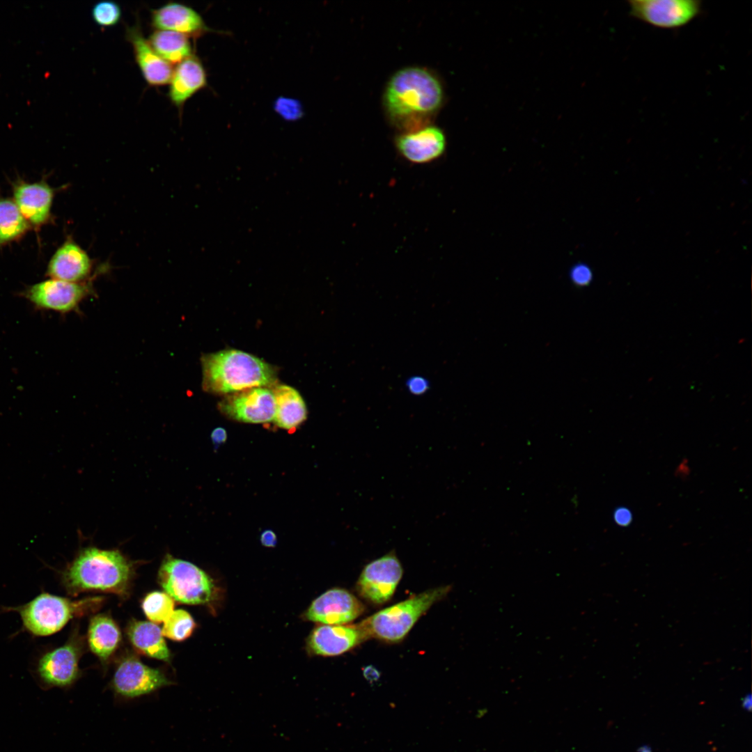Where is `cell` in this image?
<instances>
[{
    "instance_id": "1",
    "label": "cell",
    "mask_w": 752,
    "mask_h": 752,
    "mask_svg": "<svg viewBox=\"0 0 752 752\" xmlns=\"http://www.w3.org/2000/svg\"><path fill=\"white\" fill-rule=\"evenodd\" d=\"M443 90L438 79L428 70L409 67L397 71L384 94V106L391 123L405 132L424 127L440 108Z\"/></svg>"
},
{
    "instance_id": "2",
    "label": "cell",
    "mask_w": 752,
    "mask_h": 752,
    "mask_svg": "<svg viewBox=\"0 0 752 752\" xmlns=\"http://www.w3.org/2000/svg\"><path fill=\"white\" fill-rule=\"evenodd\" d=\"M134 575V567L118 550L96 547L82 549L61 574L67 593L102 591L125 597Z\"/></svg>"
},
{
    "instance_id": "3",
    "label": "cell",
    "mask_w": 752,
    "mask_h": 752,
    "mask_svg": "<svg viewBox=\"0 0 752 752\" xmlns=\"http://www.w3.org/2000/svg\"><path fill=\"white\" fill-rule=\"evenodd\" d=\"M202 387L215 394H230L252 387L272 388L277 384L275 368L244 351L228 349L201 357Z\"/></svg>"
},
{
    "instance_id": "4",
    "label": "cell",
    "mask_w": 752,
    "mask_h": 752,
    "mask_svg": "<svg viewBox=\"0 0 752 752\" xmlns=\"http://www.w3.org/2000/svg\"><path fill=\"white\" fill-rule=\"evenodd\" d=\"M451 588V586H443L427 590L377 611L359 625L368 639L399 642L434 603L447 595Z\"/></svg>"
},
{
    "instance_id": "5",
    "label": "cell",
    "mask_w": 752,
    "mask_h": 752,
    "mask_svg": "<svg viewBox=\"0 0 752 752\" xmlns=\"http://www.w3.org/2000/svg\"><path fill=\"white\" fill-rule=\"evenodd\" d=\"M100 602V598L73 601L42 592L24 604L3 609L17 612L22 628L31 635L47 636L56 633L74 617L84 614Z\"/></svg>"
},
{
    "instance_id": "6",
    "label": "cell",
    "mask_w": 752,
    "mask_h": 752,
    "mask_svg": "<svg viewBox=\"0 0 752 752\" xmlns=\"http://www.w3.org/2000/svg\"><path fill=\"white\" fill-rule=\"evenodd\" d=\"M158 581L166 594L182 604H208L218 596V588L205 571L170 554L162 561Z\"/></svg>"
},
{
    "instance_id": "7",
    "label": "cell",
    "mask_w": 752,
    "mask_h": 752,
    "mask_svg": "<svg viewBox=\"0 0 752 752\" xmlns=\"http://www.w3.org/2000/svg\"><path fill=\"white\" fill-rule=\"evenodd\" d=\"M81 648L75 634L63 645L42 653L34 667V675L43 689L68 688L79 677Z\"/></svg>"
},
{
    "instance_id": "8",
    "label": "cell",
    "mask_w": 752,
    "mask_h": 752,
    "mask_svg": "<svg viewBox=\"0 0 752 752\" xmlns=\"http://www.w3.org/2000/svg\"><path fill=\"white\" fill-rule=\"evenodd\" d=\"M629 15L652 26L672 29L684 26L701 12L697 0H631Z\"/></svg>"
},
{
    "instance_id": "9",
    "label": "cell",
    "mask_w": 752,
    "mask_h": 752,
    "mask_svg": "<svg viewBox=\"0 0 752 752\" xmlns=\"http://www.w3.org/2000/svg\"><path fill=\"white\" fill-rule=\"evenodd\" d=\"M403 569L395 551L368 563L357 583L361 597L374 604H382L393 595L402 578Z\"/></svg>"
},
{
    "instance_id": "10",
    "label": "cell",
    "mask_w": 752,
    "mask_h": 752,
    "mask_svg": "<svg viewBox=\"0 0 752 752\" xmlns=\"http://www.w3.org/2000/svg\"><path fill=\"white\" fill-rule=\"evenodd\" d=\"M91 290L88 283L49 279L29 286L22 295L39 310L66 313L77 309Z\"/></svg>"
},
{
    "instance_id": "11",
    "label": "cell",
    "mask_w": 752,
    "mask_h": 752,
    "mask_svg": "<svg viewBox=\"0 0 752 752\" xmlns=\"http://www.w3.org/2000/svg\"><path fill=\"white\" fill-rule=\"evenodd\" d=\"M172 684L160 670L148 666L136 657L128 655L118 664L111 688L117 696L130 699L151 694Z\"/></svg>"
},
{
    "instance_id": "12",
    "label": "cell",
    "mask_w": 752,
    "mask_h": 752,
    "mask_svg": "<svg viewBox=\"0 0 752 752\" xmlns=\"http://www.w3.org/2000/svg\"><path fill=\"white\" fill-rule=\"evenodd\" d=\"M227 417L246 423L273 421L275 401L271 388L252 387L228 394L218 404Z\"/></svg>"
},
{
    "instance_id": "13",
    "label": "cell",
    "mask_w": 752,
    "mask_h": 752,
    "mask_svg": "<svg viewBox=\"0 0 752 752\" xmlns=\"http://www.w3.org/2000/svg\"><path fill=\"white\" fill-rule=\"evenodd\" d=\"M365 611L363 604L345 589L334 588L316 597L303 614L320 625H347Z\"/></svg>"
},
{
    "instance_id": "14",
    "label": "cell",
    "mask_w": 752,
    "mask_h": 752,
    "mask_svg": "<svg viewBox=\"0 0 752 752\" xmlns=\"http://www.w3.org/2000/svg\"><path fill=\"white\" fill-rule=\"evenodd\" d=\"M368 639L359 625H317L306 640L308 652L313 655L334 657L345 653Z\"/></svg>"
},
{
    "instance_id": "15",
    "label": "cell",
    "mask_w": 752,
    "mask_h": 752,
    "mask_svg": "<svg viewBox=\"0 0 752 752\" xmlns=\"http://www.w3.org/2000/svg\"><path fill=\"white\" fill-rule=\"evenodd\" d=\"M396 148L407 161L425 164L441 157L446 146L443 131L433 125L405 132L395 139Z\"/></svg>"
},
{
    "instance_id": "16",
    "label": "cell",
    "mask_w": 752,
    "mask_h": 752,
    "mask_svg": "<svg viewBox=\"0 0 752 752\" xmlns=\"http://www.w3.org/2000/svg\"><path fill=\"white\" fill-rule=\"evenodd\" d=\"M150 23L155 29L176 32L188 38H197L211 31L196 10L175 1L152 9Z\"/></svg>"
},
{
    "instance_id": "17",
    "label": "cell",
    "mask_w": 752,
    "mask_h": 752,
    "mask_svg": "<svg viewBox=\"0 0 752 752\" xmlns=\"http://www.w3.org/2000/svg\"><path fill=\"white\" fill-rule=\"evenodd\" d=\"M126 38L132 47L135 61L150 86L169 84L173 74L172 65L160 57L146 39L136 24L126 29Z\"/></svg>"
},
{
    "instance_id": "18",
    "label": "cell",
    "mask_w": 752,
    "mask_h": 752,
    "mask_svg": "<svg viewBox=\"0 0 752 752\" xmlns=\"http://www.w3.org/2000/svg\"><path fill=\"white\" fill-rule=\"evenodd\" d=\"M13 201L31 226L40 227L51 218L54 189L45 181L13 185Z\"/></svg>"
},
{
    "instance_id": "19",
    "label": "cell",
    "mask_w": 752,
    "mask_h": 752,
    "mask_svg": "<svg viewBox=\"0 0 752 752\" xmlns=\"http://www.w3.org/2000/svg\"><path fill=\"white\" fill-rule=\"evenodd\" d=\"M93 263L88 253L72 240H66L50 259L47 274L51 278L79 283L88 278Z\"/></svg>"
},
{
    "instance_id": "20",
    "label": "cell",
    "mask_w": 752,
    "mask_h": 752,
    "mask_svg": "<svg viewBox=\"0 0 752 752\" xmlns=\"http://www.w3.org/2000/svg\"><path fill=\"white\" fill-rule=\"evenodd\" d=\"M207 84L204 66L193 55L176 65L173 69L169 84L168 97L173 105L182 111L187 101L204 88Z\"/></svg>"
},
{
    "instance_id": "21",
    "label": "cell",
    "mask_w": 752,
    "mask_h": 752,
    "mask_svg": "<svg viewBox=\"0 0 752 752\" xmlns=\"http://www.w3.org/2000/svg\"><path fill=\"white\" fill-rule=\"evenodd\" d=\"M275 401L274 423L280 428L295 430L307 418V408L299 391L286 384L271 388Z\"/></svg>"
},
{
    "instance_id": "22",
    "label": "cell",
    "mask_w": 752,
    "mask_h": 752,
    "mask_svg": "<svg viewBox=\"0 0 752 752\" xmlns=\"http://www.w3.org/2000/svg\"><path fill=\"white\" fill-rule=\"evenodd\" d=\"M127 634L132 645L140 653L164 661H170V650L161 628L155 623L132 620L128 625Z\"/></svg>"
},
{
    "instance_id": "23",
    "label": "cell",
    "mask_w": 752,
    "mask_h": 752,
    "mask_svg": "<svg viewBox=\"0 0 752 752\" xmlns=\"http://www.w3.org/2000/svg\"><path fill=\"white\" fill-rule=\"evenodd\" d=\"M120 639V631L109 616L98 614L90 620L88 645L91 651L102 661L107 660L115 652Z\"/></svg>"
},
{
    "instance_id": "24",
    "label": "cell",
    "mask_w": 752,
    "mask_h": 752,
    "mask_svg": "<svg viewBox=\"0 0 752 752\" xmlns=\"http://www.w3.org/2000/svg\"><path fill=\"white\" fill-rule=\"evenodd\" d=\"M148 41L156 53L171 65L194 55L189 38L176 32L155 29Z\"/></svg>"
},
{
    "instance_id": "25",
    "label": "cell",
    "mask_w": 752,
    "mask_h": 752,
    "mask_svg": "<svg viewBox=\"0 0 752 752\" xmlns=\"http://www.w3.org/2000/svg\"><path fill=\"white\" fill-rule=\"evenodd\" d=\"M30 227L13 200L0 198V245L20 239Z\"/></svg>"
},
{
    "instance_id": "26",
    "label": "cell",
    "mask_w": 752,
    "mask_h": 752,
    "mask_svg": "<svg viewBox=\"0 0 752 752\" xmlns=\"http://www.w3.org/2000/svg\"><path fill=\"white\" fill-rule=\"evenodd\" d=\"M196 623L186 611L178 609L164 622L162 634L171 640L181 641L189 638L194 631Z\"/></svg>"
},
{
    "instance_id": "27",
    "label": "cell",
    "mask_w": 752,
    "mask_h": 752,
    "mask_svg": "<svg viewBox=\"0 0 752 752\" xmlns=\"http://www.w3.org/2000/svg\"><path fill=\"white\" fill-rule=\"evenodd\" d=\"M173 600L163 592H152L146 596L142 602L145 615L155 624L164 622L173 613Z\"/></svg>"
},
{
    "instance_id": "28",
    "label": "cell",
    "mask_w": 752,
    "mask_h": 752,
    "mask_svg": "<svg viewBox=\"0 0 752 752\" xmlns=\"http://www.w3.org/2000/svg\"><path fill=\"white\" fill-rule=\"evenodd\" d=\"M93 22L100 27H112L119 23L122 17L120 5L113 1L104 0L95 3L91 10Z\"/></svg>"
},
{
    "instance_id": "29",
    "label": "cell",
    "mask_w": 752,
    "mask_h": 752,
    "mask_svg": "<svg viewBox=\"0 0 752 752\" xmlns=\"http://www.w3.org/2000/svg\"><path fill=\"white\" fill-rule=\"evenodd\" d=\"M278 113L288 120H296L301 116L299 102L289 98H279L275 104Z\"/></svg>"
},
{
    "instance_id": "30",
    "label": "cell",
    "mask_w": 752,
    "mask_h": 752,
    "mask_svg": "<svg viewBox=\"0 0 752 752\" xmlns=\"http://www.w3.org/2000/svg\"><path fill=\"white\" fill-rule=\"evenodd\" d=\"M572 283L577 286H585L591 282L593 272L586 265L579 263L572 267L570 274Z\"/></svg>"
},
{
    "instance_id": "31",
    "label": "cell",
    "mask_w": 752,
    "mask_h": 752,
    "mask_svg": "<svg viewBox=\"0 0 752 752\" xmlns=\"http://www.w3.org/2000/svg\"><path fill=\"white\" fill-rule=\"evenodd\" d=\"M408 390L414 395L424 393L429 389V382L421 377H413L407 382Z\"/></svg>"
},
{
    "instance_id": "32",
    "label": "cell",
    "mask_w": 752,
    "mask_h": 752,
    "mask_svg": "<svg viewBox=\"0 0 752 752\" xmlns=\"http://www.w3.org/2000/svg\"><path fill=\"white\" fill-rule=\"evenodd\" d=\"M615 522L621 526L629 525L632 521V514L626 507L617 508L613 515Z\"/></svg>"
},
{
    "instance_id": "33",
    "label": "cell",
    "mask_w": 752,
    "mask_h": 752,
    "mask_svg": "<svg viewBox=\"0 0 752 752\" xmlns=\"http://www.w3.org/2000/svg\"><path fill=\"white\" fill-rule=\"evenodd\" d=\"M362 672L364 678L371 684L378 682L381 677L379 671L372 665L363 668Z\"/></svg>"
},
{
    "instance_id": "34",
    "label": "cell",
    "mask_w": 752,
    "mask_h": 752,
    "mask_svg": "<svg viewBox=\"0 0 752 752\" xmlns=\"http://www.w3.org/2000/svg\"><path fill=\"white\" fill-rule=\"evenodd\" d=\"M261 544L266 547H274L277 543L276 533L269 529L264 531L260 537Z\"/></svg>"
},
{
    "instance_id": "35",
    "label": "cell",
    "mask_w": 752,
    "mask_h": 752,
    "mask_svg": "<svg viewBox=\"0 0 752 752\" xmlns=\"http://www.w3.org/2000/svg\"><path fill=\"white\" fill-rule=\"evenodd\" d=\"M211 439L213 444L219 446L227 439V432L223 428L218 427L213 430L211 433Z\"/></svg>"
}]
</instances>
